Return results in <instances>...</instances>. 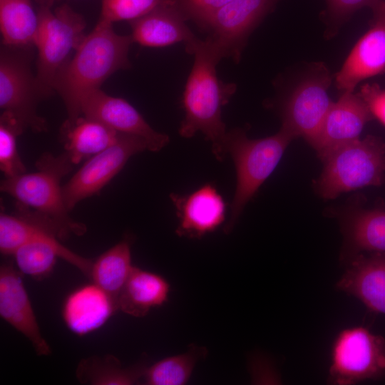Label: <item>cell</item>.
Here are the masks:
<instances>
[{"label": "cell", "mask_w": 385, "mask_h": 385, "mask_svg": "<svg viewBox=\"0 0 385 385\" xmlns=\"http://www.w3.org/2000/svg\"><path fill=\"white\" fill-rule=\"evenodd\" d=\"M322 161V172L315 188L324 200L368 186H380L385 179V143L369 135L336 148Z\"/></svg>", "instance_id": "cell-5"}, {"label": "cell", "mask_w": 385, "mask_h": 385, "mask_svg": "<svg viewBox=\"0 0 385 385\" xmlns=\"http://www.w3.org/2000/svg\"><path fill=\"white\" fill-rule=\"evenodd\" d=\"M26 128L11 114L1 112L0 116V169L5 178L26 173L16 146V139Z\"/></svg>", "instance_id": "cell-27"}, {"label": "cell", "mask_w": 385, "mask_h": 385, "mask_svg": "<svg viewBox=\"0 0 385 385\" xmlns=\"http://www.w3.org/2000/svg\"><path fill=\"white\" fill-rule=\"evenodd\" d=\"M168 4L173 5V0H102L100 19L131 21Z\"/></svg>", "instance_id": "cell-28"}, {"label": "cell", "mask_w": 385, "mask_h": 385, "mask_svg": "<svg viewBox=\"0 0 385 385\" xmlns=\"http://www.w3.org/2000/svg\"><path fill=\"white\" fill-rule=\"evenodd\" d=\"M118 309L117 301L95 283L71 292L62 307V318L68 329L84 336L101 328Z\"/></svg>", "instance_id": "cell-19"}, {"label": "cell", "mask_w": 385, "mask_h": 385, "mask_svg": "<svg viewBox=\"0 0 385 385\" xmlns=\"http://www.w3.org/2000/svg\"><path fill=\"white\" fill-rule=\"evenodd\" d=\"M359 94L374 118L385 126V89L377 83H366L361 87Z\"/></svg>", "instance_id": "cell-30"}, {"label": "cell", "mask_w": 385, "mask_h": 385, "mask_svg": "<svg viewBox=\"0 0 385 385\" xmlns=\"http://www.w3.org/2000/svg\"><path fill=\"white\" fill-rule=\"evenodd\" d=\"M193 55L194 63L183 94L184 117L178 132L185 138L197 133H202L211 143L215 158L222 161L227 155V134L222 111L236 91L237 86L218 78L216 66L220 61L204 41H200Z\"/></svg>", "instance_id": "cell-2"}, {"label": "cell", "mask_w": 385, "mask_h": 385, "mask_svg": "<svg viewBox=\"0 0 385 385\" xmlns=\"http://www.w3.org/2000/svg\"><path fill=\"white\" fill-rule=\"evenodd\" d=\"M19 272L12 263L1 265L0 315L31 342L38 355H49L51 347L41 333Z\"/></svg>", "instance_id": "cell-16"}, {"label": "cell", "mask_w": 385, "mask_h": 385, "mask_svg": "<svg viewBox=\"0 0 385 385\" xmlns=\"http://www.w3.org/2000/svg\"><path fill=\"white\" fill-rule=\"evenodd\" d=\"M170 292V283L164 277L134 266L118 295V309L128 315L142 317L151 309L167 302Z\"/></svg>", "instance_id": "cell-20"}, {"label": "cell", "mask_w": 385, "mask_h": 385, "mask_svg": "<svg viewBox=\"0 0 385 385\" xmlns=\"http://www.w3.org/2000/svg\"><path fill=\"white\" fill-rule=\"evenodd\" d=\"M144 150H149L145 140L120 133L115 143L88 158L62 187L63 197L68 211L83 200L99 192L133 155Z\"/></svg>", "instance_id": "cell-11"}, {"label": "cell", "mask_w": 385, "mask_h": 385, "mask_svg": "<svg viewBox=\"0 0 385 385\" xmlns=\"http://www.w3.org/2000/svg\"><path fill=\"white\" fill-rule=\"evenodd\" d=\"M336 286L358 299L371 312L385 314V253L351 257Z\"/></svg>", "instance_id": "cell-17"}, {"label": "cell", "mask_w": 385, "mask_h": 385, "mask_svg": "<svg viewBox=\"0 0 385 385\" xmlns=\"http://www.w3.org/2000/svg\"><path fill=\"white\" fill-rule=\"evenodd\" d=\"M38 21L31 0H0V30L4 46L34 45Z\"/></svg>", "instance_id": "cell-23"}, {"label": "cell", "mask_w": 385, "mask_h": 385, "mask_svg": "<svg viewBox=\"0 0 385 385\" xmlns=\"http://www.w3.org/2000/svg\"><path fill=\"white\" fill-rule=\"evenodd\" d=\"M6 46L0 55V108L14 116L25 128L36 133L47 130L46 120L36 111L41 99L33 76L26 47Z\"/></svg>", "instance_id": "cell-8"}, {"label": "cell", "mask_w": 385, "mask_h": 385, "mask_svg": "<svg viewBox=\"0 0 385 385\" xmlns=\"http://www.w3.org/2000/svg\"><path fill=\"white\" fill-rule=\"evenodd\" d=\"M180 237L199 239L217 230L225 222L227 204L217 188L205 184L187 194L171 193Z\"/></svg>", "instance_id": "cell-14"}, {"label": "cell", "mask_w": 385, "mask_h": 385, "mask_svg": "<svg viewBox=\"0 0 385 385\" xmlns=\"http://www.w3.org/2000/svg\"><path fill=\"white\" fill-rule=\"evenodd\" d=\"M374 119L359 93L343 92L331 106L312 147L322 160L339 146L359 138L366 124Z\"/></svg>", "instance_id": "cell-15"}, {"label": "cell", "mask_w": 385, "mask_h": 385, "mask_svg": "<svg viewBox=\"0 0 385 385\" xmlns=\"http://www.w3.org/2000/svg\"><path fill=\"white\" fill-rule=\"evenodd\" d=\"M279 1L231 0L201 26L209 33L205 45L219 61L238 62L248 36Z\"/></svg>", "instance_id": "cell-9"}, {"label": "cell", "mask_w": 385, "mask_h": 385, "mask_svg": "<svg viewBox=\"0 0 385 385\" xmlns=\"http://www.w3.org/2000/svg\"><path fill=\"white\" fill-rule=\"evenodd\" d=\"M134 266L131 264L130 241L123 240L101 254L93 262L91 276L93 283L118 297Z\"/></svg>", "instance_id": "cell-25"}, {"label": "cell", "mask_w": 385, "mask_h": 385, "mask_svg": "<svg viewBox=\"0 0 385 385\" xmlns=\"http://www.w3.org/2000/svg\"><path fill=\"white\" fill-rule=\"evenodd\" d=\"M146 366L141 364L123 367L114 356H92L78 364L76 377L83 384L132 385L142 382Z\"/></svg>", "instance_id": "cell-24"}, {"label": "cell", "mask_w": 385, "mask_h": 385, "mask_svg": "<svg viewBox=\"0 0 385 385\" xmlns=\"http://www.w3.org/2000/svg\"><path fill=\"white\" fill-rule=\"evenodd\" d=\"M133 42L148 47H164L183 43L189 54H194L200 39L185 24L171 4L156 8L145 16L129 21Z\"/></svg>", "instance_id": "cell-18"}, {"label": "cell", "mask_w": 385, "mask_h": 385, "mask_svg": "<svg viewBox=\"0 0 385 385\" xmlns=\"http://www.w3.org/2000/svg\"><path fill=\"white\" fill-rule=\"evenodd\" d=\"M207 352L204 346L190 344L186 351L146 366L142 382L147 385L185 384L197 364L206 357Z\"/></svg>", "instance_id": "cell-26"}, {"label": "cell", "mask_w": 385, "mask_h": 385, "mask_svg": "<svg viewBox=\"0 0 385 385\" xmlns=\"http://www.w3.org/2000/svg\"><path fill=\"white\" fill-rule=\"evenodd\" d=\"M81 113L118 133L143 138L148 143L149 151L158 152L170 141L168 135L154 130L128 101L109 96L101 88L91 91L83 98Z\"/></svg>", "instance_id": "cell-12"}, {"label": "cell", "mask_w": 385, "mask_h": 385, "mask_svg": "<svg viewBox=\"0 0 385 385\" xmlns=\"http://www.w3.org/2000/svg\"><path fill=\"white\" fill-rule=\"evenodd\" d=\"M40 6H46V7H51V6L55 3L56 1L58 0H35Z\"/></svg>", "instance_id": "cell-32"}, {"label": "cell", "mask_w": 385, "mask_h": 385, "mask_svg": "<svg viewBox=\"0 0 385 385\" xmlns=\"http://www.w3.org/2000/svg\"><path fill=\"white\" fill-rule=\"evenodd\" d=\"M72 165L66 153L58 157L44 155L36 163L38 171L5 178L1 183V190L15 198L20 206L31 209L48 220L61 238L71 234L82 235L86 227L69 216L60 185Z\"/></svg>", "instance_id": "cell-3"}, {"label": "cell", "mask_w": 385, "mask_h": 385, "mask_svg": "<svg viewBox=\"0 0 385 385\" xmlns=\"http://www.w3.org/2000/svg\"><path fill=\"white\" fill-rule=\"evenodd\" d=\"M371 10L369 29L336 74L335 85L342 93L354 91L359 82L385 73V0Z\"/></svg>", "instance_id": "cell-13"}, {"label": "cell", "mask_w": 385, "mask_h": 385, "mask_svg": "<svg viewBox=\"0 0 385 385\" xmlns=\"http://www.w3.org/2000/svg\"><path fill=\"white\" fill-rule=\"evenodd\" d=\"M381 0H327L330 16L336 20H342L356 10L368 6L374 8Z\"/></svg>", "instance_id": "cell-31"}, {"label": "cell", "mask_w": 385, "mask_h": 385, "mask_svg": "<svg viewBox=\"0 0 385 385\" xmlns=\"http://www.w3.org/2000/svg\"><path fill=\"white\" fill-rule=\"evenodd\" d=\"M133 43L131 35L116 34L113 23L102 19L86 35L55 84L66 109V121L81 115V102L88 93L100 88L113 73L130 67L128 51Z\"/></svg>", "instance_id": "cell-1"}, {"label": "cell", "mask_w": 385, "mask_h": 385, "mask_svg": "<svg viewBox=\"0 0 385 385\" xmlns=\"http://www.w3.org/2000/svg\"><path fill=\"white\" fill-rule=\"evenodd\" d=\"M231 0H173V6L185 21L191 20L199 26Z\"/></svg>", "instance_id": "cell-29"}, {"label": "cell", "mask_w": 385, "mask_h": 385, "mask_svg": "<svg viewBox=\"0 0 385 385\" xmlns=\"http://www.w3.org/2000/svg\"><path fill=\"white\" fill-rule=\"evenodd\" d=\"M385 376V339L366 327L339 332L332 345L329 381L352 385Z\"/></svg>", "instance_id": "cell-7"}, {"label": "cell", "mask_w": 385, "mask_h": 385, "mask_svg": "<svg viewBox=\"0 0 385 385\" xmlns=\"http://www.w3.org/2000/svg\"><path fill=\"white\" fill-rule=\"evenodd\" d=\"M349 260L360 253H385V210L354 208L342 219Z\"/></svg>", "instance_id": "cell-21"}, {"label": "cell", "mask_w": 385, "mask_h": 385, "mask_svg": "<svg viewBox=\"0 0 385 385\" xmlns=\"http://www.w3.org/2000/svg\"><path fill=\"white\" fill-rule=\"evenodd\" d=\"M34 46L38 51L36 86L41 99L55 91L57 77L86 36L83 17L68 5L54 11L40 6Z\"/></svg>", "instance_id": "cell-6"}, {"label": "cell", "mask_w": 385, "mask_h": 385, "mask_svg": "<svg viewBox=\"0 0 385 385\" xmlns=\"http://www.w3.org/2000/svg\"><path fill=\"white\" fill-rule=\"evenodd\" d=\"M61 135L66 153L74 165L115 143L120 133L101 121L81 115L72 123L66 120Z\"/></svg>", "instance_id": "cell-22"}, {"label": "cell", "mask_w": 385, "mask_h": 385, "mask_svg": "<svg viewBox=\"0 0 385 385\" xmlns=\"http://www.w3.org/2000/svg\"><path fill=\"white\" fill-rule=\"evenodd\" d=\"M297 137L284 127L274 135L247 137L242 128L227 131L225 148L235 168L236 186L225 232L232 231L245 207L274 172L289 144Z\"/></svg>", "instance_id": "cell-4"}, {"label": "cell", "mask_w": 385, "mask_h": 385, "mask_svg": "<svg viewBox=\"0 0 385 385\" xmlns=\"http://www.w3.org/2000/svg\"><path fill=\"white\" fill-rule=\"evenodd\" d=\"M332 77L324 65H315L293 90L282 111V126L311 146L333 104L328 95Z\"/></svg>", "instance_id": "cell-10"}]
</instances>
